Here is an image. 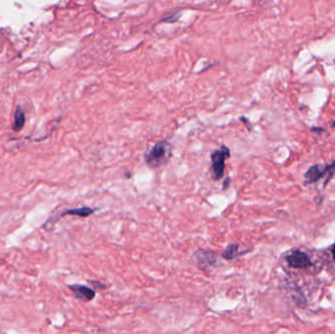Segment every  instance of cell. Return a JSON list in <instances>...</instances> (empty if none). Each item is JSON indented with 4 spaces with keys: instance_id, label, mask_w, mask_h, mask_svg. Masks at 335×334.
Instances as JSON below:
<instances>
[{
    "instance_id": "6da1fadb",
    "label": "cell",
    "mask_w": 335,
    "mask_h": 334,
    "mask_svg": "<svg viewBox=\"0 0 335 334\" xmlns=\"http://www.w3.org/2000/svg\"><path fill=\"white\" fill-rule=\"evenodd\" d=\"M172 144L168 140H161L144 153V162L148 168L156 170L167 164L172 157Z\"/></svg>"
},
{
    "instance_id": "7a4b0ae2",
    "label": "cell",
    "mask_w": 335,
    "mask_h": 334,
    "mask_svg": "<svg viewBox=\"0 0 335 334\" xmlns=\"http://www.w3.org/2000/svg\"><path fill=\"white\" fill-rule=\"evenodd\" d=\"M192 258L198 269L208 274L214 272L217 269H219L222 266L219 257L215 252L205 250L202 248H198L193 253Z\"/></svg>"
},
{
    "instance_id": "3957f363",
    "label": "cell",
    "mask_w": 335,
    "mask_h": 334,
    "mask_svg": "<svg viewBox=\"0 0 335 334\" xmlns=\"http://www.w3.org/2000/svg\"><path fill=\"white\" fill-rule=\"evenodd\" d=\"M231 158V150L228 146L221 145L219 149H217L211 154V176L214 180H219L224 177L226 169V161Z\"/></svg>"
},
{
    "instance_id": "277c9868",
    "label": "cell",
    "mask_w": 335,
    "mask_h": 334,
    "mask_svg": "<svg viewBox=\"0 0 335 334\" xmlns=\"http://www.w3.org/2000/svg\"><path fill=\"white\" fill-rule=\"evenodd\" d=\"M335 174V161L333 163L325 166V167H320L319 165H315V166H312L305 174V178H306V184H309V183H314V182H316L318 181L319 178L324 177V176H327L326 177V180H325V183L326 184L330 178L333 177V175Z\"/></svg>"
},
{
    "instance_id": "5b68a950",
    "label": "cell",
    "mask_w": 335,
    "mask_h": 334,
    "mask_svg": "<svg viewBox=\"0 0 335 334\" xmlns=\"http://www.w3.org/2000/svg\"><path fill=\"white\" fill-rule=\"evenodd\" d=\"M68 288L72 291V293L75 296L76 299H78L81 302H84V303L91 302L96 296L95 290L87 285L70 284L68 285Z\"/></svg>"
},
{
    "instance_id": "8992f818",
    "label": "cell",
    "mask_w": 335,
    "mask_h": 334,
    "mask_svg": "<svg viewBox=\"0 0 335 334\" xmlns=\"http://www.w3.org/2000/svg\"><path fill=\"white\" fill-rule=\"evenodd\" d=\"M286 262L293 269H307L313 265L310 257L301 251H295L287 256Z\"/></svg>"
},
{
    "instance_id": "52a82bcc",
    "label": "cell",
    "mask_w": 335,
    "mask_h": 334,
    "mask_svg": "<svg viewBox=\"0 0 335 334\" xmlns=\"http://www.w3.org/2000/svg\"><path fill=\"white\" fill-rule=\"evenodd\" d=\"M95 209H92L90 207H80V208H76V209H70V210H66L63 213L60 214L59 216L57 217L56 220L60 219L61 217H64L66 216H80V217H87V216H91L92 214H94Z\"/></svg>"
},
{
    "instance_id": "ba28073f",
    "label": "cell",
    "mask_w": 335,
    "mask_h": 334,
    "mask_svg": "<svg viewBox=\"0 0 335 334\" xmlns=\"http://www.w3.org/2000/svg\"><path fill=\"white\" fill-rule=\"evenodd\" d=\"M239 248H240V246H239V244H237V243L229 244L227 246V248L225 249V251L220 255L221 259H224L226 261H234L239 256L247 253V251H241L240 252Z\"/></svg>"
},
{
    "instance_id": "9c48e42d",
    "label": "cell",
    "mask_w": 335,
    "mask_h": 334,
    "mask_svg": "<svg viewBox=\"0 0 335 334\" xmlns=\"http://www.w3.org/2000/svg\"><path fill=\"white\" fill-rule=\"evenodd\" d=\"M26 123V117L24 111L21 109L20 107H17L14 115V123H13V131L18 133L22 131Z\"/></svg>"
},
{
    "instance_id": "30bf717a",
    "label": "cell",
    "mask_w": 335,
    "mask_h": 334,
    "mask_svg": "<svg viewBox=\"0 0 335 334\" xmlns=\"http://www.w3.org/2000/svg\"><path fill=\"white\" fill-rule=\"evenodd\" d=\"M180 15H181V11L180 10H177V11H174V12H171L169 13L168 15L164 16V18L160 22H167V23H176L179 20L180 18Z\"/></svg>"
},
{
    "instance_id": "8fae6325",
    "label": "cell",
    "mask_w": 335,
    "mask_h": 334,
    "mask_svg": "<svg viewBox=\"0 0 335 334\" xmlns=\"http://www.w3.org/2000/svg\"><path fill=\"white\" fill-rule=\"evenodd\" d=\"M88 283L93 286L95 289H105L107 286L104 283H101L98 280H88Z\"/></svg>"
},
{
    "instance_id": "7c38bea8",
    "label": "cell",
    "mask_w": 335,
    "mask_h": 334,
    "mask_svg": "<svg viewBox=\"0 0 335 334\" xmlns=\"http://www.w3.org/2000/svg\"><path fill=\"white\" fill-rule=\"evenodd\" d=\"M230 184H231V178H230V177H227V178L224 180V183H222V189H224V190L228 189L229 186H230Z\"/></svg>"
},
{
    "instance_id": "4fadbf2b",
    "label": "cell",
    "mask_w": 335,
    "mask_h": 334,
    "mask_svg": "<svg viewBox=\"0 0 335 334\" xmlns=\"http://www.w3.org/2000/svg\"><path fill=\"white\" fill-rule=\"evenodd\" d=\"M312 131L313 132H322V129H320V128H313Z\"/></svg>"
},
{
    "instance_id": "5bb4252c",
    "label": "cell",
    "mask_w": 335,
    "mask_h": 334,
    "mask_svg": "<svg viewBox=\"0 0 335 334\" xmlns=\"http://www.w3.org/2000/svg\"><path fill=\"white\" fill-rule=\"evenodd\" d=\"M331 252H332V255H333V258H334L335 260V244L333 245V247H332V249H331Z\"/></svg>"
},
{
    "instance_id": "9a60e30c",
    "label": "cell",
    "mask_w": 335,
    "mask_h": 334,
    "mask_svg": "<svg viewBox=\"0 0 335 334\" xmlns=\"http://www.w3.org/2000/svg\"><path fill=\"white\" fill-rule=\"evenodd\" d=\"M332 127H333V128H334V127H335V122H334V123H333V124H332Z\"/></svg>"
}]
</instances>
